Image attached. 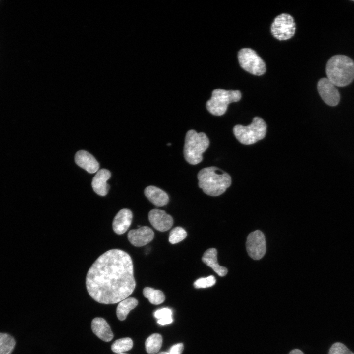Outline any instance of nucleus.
I'll use <instances>...</instances> for the list:
<instances>
[{"label":"nucleus","instance_id":"nucleus-7","mask_svg":"<svg viewBox=\"0 0 354 354\" xmlns=\"http://www.w3.org/2000/svg\"><path fill=\"white\" fill-rule=\"evenodd\" d=\"M238 59L241 67L247 72L255 75H263L266 66L262 59L253 49L242 48L238 52Z\"/></svg>","mask_w":354,"mask_h":354},{"label":"nucleus","instance_id":"nucleus-24","mask_svg":"<svg viewBox=\"0 0 354 354\" xmlns=\"http://www.w3.org/2000/svg\"><path fill=\"white\" fill-rule=\"evenodd\" d=\"M172 310L168 308L157 310L154 313V316L157 319V323L161 325L171 324L173 322Z\"/></svg>","mask_w":354,"mask_h":354},{"label":"nucleus","instance_id":"nucleus-9","mask_svg":"<svg viewBox=\"0 0 354 354\" xmlns=\"http://www.w3.org/2000/svg\"><path fill=\"white\" fill-rule=\"evenodd\" d=\"M246 250L249 256L254 260L263 257L266 251L265 237L260 230H256L249 234L246 243Z\"/></svg>","mask_w":354,"mask_h":354},{"label":"nucleus","instance_id":"nucleus-20","mask_svg":"<svg viewBox=\"0 0 354 354\" xmlns=\"http://www.w3.org/2000/svg\"><path fill=\"white\" fill-rule=\"evenodd\" d=\"M162 344V336L159 334L154 333L149 336L146 340L145 348L148 353L154 354L159 351Z\"/></svg>","mask_w":354,"mask_h":354},{"label":"nucleus","instance_id":"nucleus-12","mask_svg":"<svg viewBox=\"0 0 354 354\" xmlns=\"http://www.w3.org/2000/svg\"><path fill=\"white\" fill-rule=\"evenodd\" d=\"M148 219L152 226L161 232L168 230L173 224V219L171 215L165 211L158 209H153L149 211Z\"/></svg>","mask_w":354,"mask_h":354},{"label":"nucleus","instance_id":"nucleus-18","mask_svg":"<svg viewBox=\"0 0 354 354\" xmlns=\"http://www.w3.org/2000/svg\"><path fill=\"white\" fill-rule=\"evenodd\" d=\"M144 193L148 200L157 206H163L169 202L168 194L156 186L150 185L147 187Z\"/></svg>","mask_w":354,"mask_h":354},{"label":"nucleus","instance_id":"nucleus-26","mask_svg":"<svg viewBox=\"0 0 354 354\" xmlns=\"http://www.w3.org/2000/svg\"><path fill=\"white\" fill-rule=\"evenodd\" d=\"M216 283V279L213 275L207 277L200 278L196 280L194 283V286L196 288H205L213 286Z\"/></svg>","mask_w":354,"mask_h":354},{"label":"nucleus","instance_id":"nucleus-28","mask_svg":"<svg viewBox=\"0 0 354 354\" xmlns=\"http://www.w3.org/2000/svg\"><path fill=\"white\" fill-rule=\"evenodd\" d=\"M184 345L182 343H178L173 345L167 354H181L183 352Z\"/></svg>","mask_w":354,"mask_h":354},{"label":"nucleus","instance_id":"nucleus-22","mask_svg":"<svg viewBox=\"0 0 354 354\" xmlns=\"http://www.w3.org/2000/svg\"><path fill=\"white\" fill-rule=\"evenodd\" d=\"M15 344V340L11 335L0 333V354H11Z\"/></svg>","mask_w":354,"mask_h":354},{"label":"nucleus","instance_id":"nucleus-16","mask_svg":"<svg viewBox=\"0 0 354 354\" xmlns=\"http://www.w3.org/2000/svg\"><path fill=\"white\" fill-rule=\"evenodd\" d=\"M91 329L94 334L105 342H109L113 338L114 335L109 325L102 318L97 317L92 320Z\"/></svg>","mask_w":354,"mask_h":354},{"label":"nucleus","instance_id":"nucleus-6","mask_svg":"<svg viewBox=\"0 0 354 354\" xmlns=\"http://www.w3.org/2000/svg\"><path fill=\"white\" fill-rule=\"evenodd\" d=\"M241 96V92L237 90L214 89L206 103V109L213 115L221 116L225 113L230 103L239 101Z\"/></svg>","mask_w":354,"mask_h":354},{"label":"nucleus","instance_id":"nucleus-31","mask_svg":"<svg viewBox=\"0 0 354 354\" xmlns=\"http://www.w3.org/2000/svg\"><path fill=\"white\" fill-rule=\"evenodd\" d=\"M118 354H124V353H118Z\"/></svg>","mask_w":354,"mask_h":354},{"label":"nucleus","instance_id":"nucleus-8","mask_svg":"<svg viewBox=\"0 0 354 354\" xmlns=\"http://www.w3.org/2000/svg\"><path fill=\"white\" fill-rule=\"evenodd\" d=\"M270 29L272 35L276 39L280 41L286 40L295 34L296 25L291 15L282 13L275 18Z\"/></svg>","mask_w":354,"mask_h":354},{"label":"nucleus","instance_id":"nucleus-1","mask_svg":"<svg viewBox=\"0 0 354 354\" xmlns=\"http://www.w3.org/2000/svg\"><path fill=\"white\" fill-rule=\"evenodd\" d=\"M86 285L89 295L102 304H114L127 298L136 282L130 256L118 249L100 255L88 269Z\"/></svg>","mask_w":354,"mask_h":354},{"label":"nucleus","instance_id":"nucleus-21","mask_svg":"<svg viewBox=\"0 0 354 354\" xmlns=\"http://www.w3.org/2000/svg\"><path fill=\"white\" fill-rule=\"evenodd\" d=\"M143 293L144 296L147 298L151 304H160L165 300V295L160 290H155L150 287H145L143 289Z\"/></svg>","mask_w":354,"mask_h":354},{"label":"nucleus","instance_id":"nucleus-3","mask_svg":"<svg viewBox=\"0 0 354 354\" xmlns=\"http://www.w3.org/2000/svg\"><path fill=\"white\" fill-rule=\"evenodd\" d=\"M326 74L327 78L335 86H346L354 78V62L345 55H335L327 62Z\"/></svg>","mask_w":354,"mask_h":354},{"label":"nucleus","instance_id":"nucleus-11","mask_svg":"<svg viewBox=\"0 0 354 354\" xmlns=\"http://www.w3.org/2000/svg\"><path fill=\"white\" fill-rule=\"evenodd\" d=\"M154 235L150 228L142 226L137 229L131 230L128 233L127 237L133 245L141 247L151 241L154 238Z\"/></svg>","mask_w":354,"mask_h":354},{"label":"nucleus","instance_id":"nucleus-4","mask_svg":"<svg viewBox=\"0 0 354 354\" xmlns=\"http://www.w3.org/2000/svg\"><path fill=\"white\" fill-rule=\"evenodd\" d=\"M209 140L203 132H197L194 129L187 131L185 138L184 156L186 161L196 165L203 160V153L207 149Z\"/></svg>","mask_w":354,"mask_h":354},{"label":"nucleus","instance_id":"nucleus-19","mask_svg":"<svg viewBox=\"0 0 354 354\" xmlns=\"http://www.w3.org/2000/svg\"><path fill=\"white\" fill-rule=\"evenodd\" d=\"M138 304V300L134 297H127L119 302L116 309L118 318L120 321L124 320L129 312L135 308Z\"/></svg>","mask_w":354,"mask_h":354},{"label":"nucleus","instance_id":"nucleus-27","mask_svg":"<svg viewBox=\"0 0 354 354\" xmlns=\"http://www.w3.org/2000/svg\"><path fill=\"white\" fill-rule=\"evenodd\" d=\"M328 354H354L344 344L341 342L334 343L330 347Z\"/></svg>","mask_w":354,"mask_h":354},{"label":"nucleus","instance_id":"nucleus-10","mask_svg":"<svg viewBox=\"0 0 354 354\" xmlns=\"http://www.w3.org/2000/svg\"><path fill=\"white\" fill-rule=\"evenodd\" d=\"M318 93L328 105L335 106L340 101V96L336 86L327 78L320 79L317 84Z\"/></svg>","mask_w":354,"mask_h":354},{"label":"nucleus","instance_id":"nucleus-14","mask_svg":"<svg viewBox=\"0 0 354 354\" xmlns=\"http://www.w3.org/2000/svg\"><path fill=\"white\" fill-rule=\"evenodd\" d=\"M75 161L77 165L89 173L97 172L99 164L94 157L85 150H79L75 155Z\"/></svg>","mask_w":354,"mask_h":354},{"label":"nucleus","instance_id":"nucleus-29","mask_svg":"<svg viewBox=\"0 0 354 354\" xmlns=\"http://www.w3.org/2000/svg\"><path fill=\"white\" fill-rule=\"evenodd\" d=\"M288 354H304V353L299 349H294L290 352Z\"/></svg>","mask_w":354,"mask_h":354},{"label":"nucleus","instance_id":"nucleus-13","mask_svg":"<svg viewBox=\"0 0 354 354\" xmlns=\"http://www.w3.org/2000/svg\"><path fill=\"white\" fill-rule=\"evenodd\" d=\"M133 218L132 211L127 208L119 211L115 215L113 222V230L115 233L121 235L127 231L131 225Z\"/></svg>","mask_w":354,"mask_h":354},{"label":"nucleus","instance_id":"nucleus-25","mask_svg":"<svg viewBox=\"0 0 354 354\" xmlns=\"http://www.w3.org/2000/svg\"><path fill=\"white\" fill-rule=\"evenodd\" d=\"M187 235L186 231L182 227H175L170 232L169 242L171 244L177 243L184 240Z\"/></svg>","mask_w":354,"mask_h":354},{"label":"nucleus","instance_id":"nucleus-2","mask_svg":"<svg viewBox=\"0 0 354 354\" xmlns=\"http://www.w3.org/2000/svg\"><path fill=\"white\" fill-rule=\"evenodd\" d=\"M198 186L209 196L223 194L231 184V178L227 173L211 166L201 169L197 175Z\"/></svg>","mask_w":354,"mask_h":354},{"label":"nucleus","instance_id":"nucleus-30","mask_svg":"<svg viewBox=\"0 0 354 354\" xmlns=\"http://www.w3.org/2000/svg\"><path fill=\"white\" fill-rule=\"evenodd\" d=\"M158 354H167V352H162Z\"/></svg>","mask_w":354,"mask_h":354},{"label":"nucleus","instance_id":"nucleus-5","mask_svg":"<svg viewBox=\"0 0 354 354\" xmlns=\"http://www.w3.org/2000/svg\"><path fill=\"white\" fill-rule=\"evenodd\" d=\"M267 125L260 117L254 118L248 126L235 125L233 129L236 138L242 144L251 145L263 139L266 136Z\"/></svg>","mask_w":354,"mask_h":354},{"label":"nucleus","instance_id":"nucleus-23","mask_svg":"<svg viewBox=\"0 0 354 354\" xmlns=\"http://www.w3.org/2000/svg\"><path fill=\"white\" fill-rule=\"evenodd\" d=\"M133 346V342L130 338H123L115 341L111 345V350L114 353H123L131 350Z\"/></svg>","mask_w":354,"mask_h":354},{"label":"nucleus","instance_id":"nucleus-17","mask_svg":"<svg viewBox=\"0 0 354 354\" xmlns=\"http://www.w3.org/2000/svg\"><path fill=\"white\" fill-rule=\"evenodd\" d=\"M217 250L211 248L204 253L202 260L207 266L210 267L220 276H224L228 272L227 269L218 264L217 259Z\"/></svg>","mask_w":354,"mask_h":354},{"label":"nucleus","instance_id":"nucleus-15","mask_svg":"<svg viewBox=\"0 0 354 354\" xmlns=\"http://www.w3.org/2000/svg\"><path fill=\"white\" fill-rule=\"evenodd\" d=\"M110 172L105 169L99 170L93 177L91 185L94 191L98 195L104 196L108 193L110 186L107 181L110 178Z\"/></svg>","mask_w":354,"mask_h":354}]
</instances>
